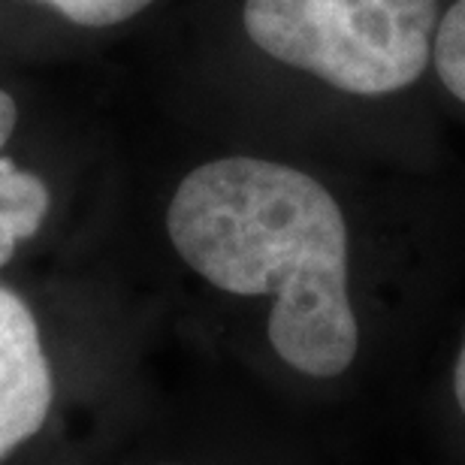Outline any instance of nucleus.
<instances>
[{
	"label": "nucleus",
	"instance_id": "1",
	"mask_svg": "<svg viewBox=\"0 0 465 465\" xmlns=\"http://www.w3.org/2000/svg\"><path fill=\"white\" fill-rule=\"evenodd\" d=\"M166 232L212 287L275 296L269 341L291 369L336 378L353 362L360 327L348 291V224L312 175L257 157L203 163L175 188Z\"/></svg>",
	"mask_w": 465,
	"mask_h": 465
},
{
	"label": "nucleus",
	"instance_id": "2",
	"mask_svg": "<svg viewBox=\"0 0 465 465\" xmlns=\"http://www.w3.org/2000/svg\"><path fill=\"white\" fill-rule=\"evenodd\" d=\"M257 49L348 94H393L430 64L439 0H245Z\"/></svg>",
	"mask_w": 465,
	"mask_h": 465
},
{
	"label": "nucleus",
	"instance_id": "3",
	"mask_svg": "<svg viewBox=\"0 0 465 465\" xmlns=\"http://www.w3.org/2000/svg\"><path fill=\"white\" fill-rule=\"evenodd\" d=\"M52 402V366L34 312L0 284V462L43 430Z\"/></svg>",
	"mask_w": 465,
	"mask_h": 465
},
{
	"label": "nucleus",
	"instance_id": "4",
	"mask_svg": "<svg viewBox=\"0 0 465 465\" xmlns=\"http://www.w3.org/2000/svg\"><path fill=\"white\" fill-rule=\"evenodd\" d=\"M18 124V106L13 94L0 88V266L15 257L22 242L36 236L52 209V193L40 175L22 170L4 157L6 143Z\"/></svg>",
	"mask_w": 465,
	"mask_h": 465
},
{
	"label": "nucleus",
	"instance_id": "5",
	"mask_svg": "<svg viewBox=\"0 0 465 465\" xmlns=\"http://www.w3.org/2000/svg\"><path fill=\"white\" fill-rule=\"evenodd\" d=\"M435 64L448 91L465 104V0L444 13L435 34Z\"/></svg>",
	"mask_w": 465,
	"mask_h": 465
},
{
	"label": "nucleus",
	"instance_id": "6",
	"mask_svg": "<svg viewBox=\"0 0 465 465\" xmlns=\"http://www.w3.org/2000/svg\"><path fill=\"white\" fill-rule=\"evenodd\" d=\"M31 4L49 6L67 22L82 27H113L139 15L154 0H31Z\"/></svg>",
	"mask_w": 465,
	"mask_h": 465
},
{
	"label": "nucleus",
	"instance_id": "7",
	"mask_svg": "<svg viewBox=\"0 0 465 465\" xmlns=\"http://www.w3.org/2000/svg\"><path fill=\"white\" fill-rule=\"evenodd\" d=\"M453 396H457L460 411L465 414V341H462V348H460L457 369H453Z\"/></svg>",
	"mask_w": 465,
	"mask_h": 465
}]
</instances>
